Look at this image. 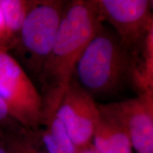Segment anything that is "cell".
I'll return each instance as SVG.
<instances>
[{
  "label": "cell",
  "instance_id": "2",
  "mask_svg": "<svg viewBox=\"0 0 153 153\" xmlns=\"http://www.w3.org/2000/svg\"><path fill=\"white\" fill-rule=\"evenodd\" d=\"M136 61L116 33L102 25L82 53L72 79L93 98L110 96L132 85Z\"/></svg>",
  "mask_w": 153,
  "mask_h": 153
},
{
  "label": "cell",
  "instance_id": "14",
  "mask_svg": "<svg viewBox=\"0 0 153 153\" xmlns=\"http://www.w3.org/2000/svg\"><path fill=\"white\" fill-rule=\"evenodd\" d=\"M0 153H10L6 142L4 132L0 129Z\"/></svg>",
  "mask_w": 153,
  "mask_h": 153
},
{
  "label": "cell",
  "instance_id": "1",
  "mask_svg": "<svg viewBox=\"0 0 153 153\" xmlns=\"http://www.w3.org/2000/svg\"><path fill=\"white\" fill-rule=\"evenodd\" d=\"M102 25L94 0L68 1L51 52L38 79L43 106L57 109L76 63Z\"/></svg>",
  "mask_w": 153,
  "mask_h": 153
},
{
  "label": "cell",
  "instance_id": "4",
  "mask_svg": "<svg viewBox=\"0 0 153 153\" xmlns=\"http://www.w3.org/2000/svg\"><path fill=\"white\" fill-rule=\"evenodd\" d=\"M0 98L24 128L35 132L43 100L29 75L12 55L0 50Z\"/></svg>",
  "mask_w": 153,
  "mask_h": 153
},
{
  "label": "cell",
  "instance_id": "9",
  "mask_svg": "<svg viewBox=\"0 0 153 153\" xmlns=\"http://www.w3.org/2000/svg\"><path fill=\"white\" fill-rule=\"evenodd\" d=\"M92 140L97 153H133V146L126 132L101 114Z\"/></svg>",
  "mask_w": 153,
  "mask_h": 153
},
{
  "label": "cell",
  "instance_id": "8",
  "mask_svg": "<svg viewBox=\"0 0 153 153\" xmlns=\"http://www.w3.org/2000/svg\"><path fill=\"white\" fill-rule=\"evenodd\" d=\"M33 133L47 153H78L55 108L43 106L41 120Z\"/></svg>",
  "mask_w": 153,
  "mask_h": 153
},
{
  "label": "cell",
  "instance_id": "6",
  "mask_svg": "<svg viewBox=\"0 0 153 153\" xmlns=\"http://www.w3.org/2000/svg\"><path fill=\"white\" fill-rule=\"evenodd\" d=\"M97 105L104 117L126 132L137 153H153V94Z\"/></svg>",
  "mask_w": 153,
  "mask_h": 153
},
{
  "label": "cell",
  "instance_id": "3",
  "mask_svg": "<svg viewBox=\"0 0 153 153\" xmlns=\"http://www.w3.org/2000/svg\"><path fill=\"white\" fill-rule=\"evenodd\" d=\"M67 3L65 0H38L11 51L26 73L37 79L51 52Z\"/></svg>",
  "mask_w": 153,
  "mask_h": 153
},
{
  "label": "cell",
  "instance_id": "12",
  "mask_svg": "<svg viewBox=\"0 0 153 153\" xmlns=\"http://www.w3.org/2000/svg\"><path fill=\"white\" fill-rule=\"evenodd\" d=\"M23 128L13 117L8 106L0 98V129L4 131H16Z\"/></svg>",
  "mask_w": 153,
  "mask_h": 153
},
{
  "label": "cell",
  "instance_id": "10",
  "mask_svg": "<svg viewBox=\"0 0 153 153\" xmlns=\"http://www.w3.org/2000/svg\"><path fill=\"white\" fill-rule=\"evenodd\" d=\"M37 2L38 0H0V7L14 47L25 19Z\"/></svg>",
  "mask_w": 153,
  "mask_h": 153
},
{
  "label": "cell",
  "instance_id": "15",
  "mask_svg": "<svg viewBox=\"0 0 153 153\" xmlns=\"http://www.w3.org/2000/svg\"><path fill=\"white\" fill-rule=\"evenodd\" d=\"M78 153H97V151L94 148L93 145H89L87 147H85V148L80 149L78 151Z\"/></svg>",
  "mask_w": 153,
  "mask_h": 153
},
{
  "label": "cell",
  "instance_id": "13",
  "mask_svg": "<svg viewBox=\"0 0 153 153\" xmlns=\"http://www.w3.org/2000/svg\"><path fill=\"white\" fill-rule=\"evenodd\" d=\"M13 48L14 43L9 34L2 11L0 7V50L9 53Z\"/></svg>",
  "mask_w": 153,
  "mask_h": 153
},
{
  "label": "cell",
  "instance_id": "7",
  "mask_svg": "<svg viewBox=\"0 0 153 153\" xmlns=\"http://www.w3.org/2000/svg\"><path fill=\"white\" fill-rule=\"evenodd\" d=\"M56 110L78 150L90 145L100 112L94 99L74 79L67 86Z\"/></svg>",
  "mask_w": 153,
  "mask_h": 153
},
{
  "label": "cell",
  "instance_id": "5",
  "mask_svg": "<svg viewBox=\"0 0 153 153\" xmlns=\"http://www.w3.org/2000/svg\"><path fill=\"white\" fill-rule=\"evenodd\" d=\"M103 22L112 26L120 41L138 58L147 38L153 31L152 1L94 0Z\"/></svg>",
  "mask_w": 153,
  "mask_h": 153
},
{
  "label": "cell",
  "instance_id": "11",
  "mask_svg": "<svg viewBox=\"0 0 153 153\" xmlns=\"http://www.w3.org/2000/svg\"><path fill=\"white\" fill-rule=\"evenodd\" d=\"M3 132L10 153H47L33 132L25 128Z\"/></svg>",
  "mask_w": 153,
  "mask_h": 153
}]
</instances>
